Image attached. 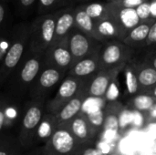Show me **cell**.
<instances>
[{"mask_svg": "<svg viewBox=\"0 0 156 155\" xmlns=\"http://www.w3.org/2000/svg\"><path fill=\"white\" fill-rule=\"evenodd\" d=\"M98 53L101 69H112L124 67L131 62L134 48L127 46L122 40L112 39L103 42Z\"/></svg>", "mask_w": 156, "mask_h": 155, "instance_id": "cell-1", "label": "cell"}, {"mask_svg": "<svg viewBox=\"0 0 156 155\" xmlns=\"http://www.w3.org/2000/svg\"><path fill=\"white\" fill-rule=\"evenodd\" d=\"M58 13L43 16L33 24L31 29V51L36 55L45 54L55 37L56 21Z\"/></svg>", "mask_w": 156, "mask_h": 155, "instance_id": "cell-2", "label": "cell"}, {"mask_svg": "<svg viewBox=\"0 0 156 155\" xmlns=\"http://www.w3.org/2000/svg\"><path fill=\"white\" fill-rule=\"evenodd\" d=\"M102 43L82 31L77 26H74L68 35V45L73 58V64L97 52Z\"/></svg>", "mask_w": 156, "mask_h": 155, "instance_id": "cell-3", "label": "cell"}, {"mask_svg": "<svg viewBox=\"0 0 156 155\" xmlns=\"http://www.w3.org/2000/svg\"><path fill=\"white\" fill-rule=\"evenodd\" d=\"M81 146L64 126H57L47 142L48 154L73 155Z\"/></svg>", "mask_w": 156, "mask_h": 155, "instance_id": "cell-4", "label": "cell"}, {"mask_svg": "<svg viewBox=\"0 0 156 155\" xmlns=\"http://www.w3.org/2000/svg\"><path fill=\"white\" fill-rule=\"evenodd\" d=\"M85 80L86 79H81L68 75L60 83L54 99L50 100L47 105L48 112L53 115L58 113L61 108L79 92Z\"/></svg>", "mask_w": 156, "mask_h": 155, "instance_id": "cell-5", "label": "cell"}, {"mask_svg": "<svg viewBox=\"0 0 156 155\" xmlns=\"http://www.w3.org/2000/svg\"><path fill=\"white\" fill-rule=\"evenodd\" d=\"M124 67L112 69H101L97 74L87 79V93L89 97L95 99H103L106 97L107 91L112 83L117 79L118 74Z\"/></svg>", "mask_w": 156, "mask_h": 155, "instance_id": "cell-6", "label": "cell"}, {"mask_svg": "<svg viewBox=\"0 0 156 155\" xmlns=\"http://www.w3.org/2000/svg\"><path fill=\"white\" fill-rule=\"evenodd\" d=\"M43 120L42 107L39 103L31 104L26 111L20 132V142L23 145H28L37 135L38 127Z\"/></svg>", "mask_w": 156, "mask_h": 155, "instance_id": "cell-7", "label": "cell"}, {"mask_svg": "<svg viewBox=\"0 0 156 155\" xmlns=\"http://www.w3.org/2000/svg\"><path fill=\"white\" fill-rule=\"evenodd\" d=\"M46 63L48 66L69 72L73 64V58L68 45V37L56 44H52L46 51Z\"/></svg>", "mask_w": 156, "mask_h": 155, "instance_id": "cell-8", "label": "cell"}, {"mask_svg": "<svg viewBox=\"0 0 156 155\" xmlns=\"http://www.w3.org/2000/svg\"><path fill=\"white\" fill-rule=\"evenodd\" d=\"M95 25L97 32L102 42L112 39H119L123 41L128 34V30L111 12L110 7H108V13L105 16L95 20Z\"/></svg>", "mask_w": 156, "mask_h": 155, "instance_id": "cell-9", "label": "cell"}, {"mask_svg": "<svg viewBox=\"0 0 156 155\" xmlns=\"http://www.w3.org/2000/svg\"><path fill=\"white\" fill-rule=\"evenodd\" d=\"M88 98L89 96L87 93V79H86L84 84L79 90V92L70 100H69L58 113L54 115L57 126H60L69 122L76 115H78L82 111L84 102Z\"/></svg>", "mask_w": 156, "mask_h": 155, "instance_id": "cell-10", "label": "cell"}, {"mask_svg": "<svg viewBox=\"0 0 156 155\" xmlns=\"http://www.w3.org/2000/svg\"><path fill=\"white\" fill-rule=\"evenodd\" d=\"M60 126L66 127L81 145L90 144V142L96 136V133L88 120L87 113L82 111L69 122Z\"/></svg>", "mask_w": 156, "mask_h": 155, "instance_id": "cell-11", "label": "cell"}, {"mask_svg": "<svg viewBox=\"0 0 156 155\" xmlns=\"http://www.w3.org/2000/svg\"><path fill=\"white\" fill-rule=\"evenodd\" d=\"M98 52L99 50L75 62L69 69L68 75L81 79H89L90 77L97 74L101 69Z\"/></svg>", "mask_w": 156, "mask_h": 155, "instance_id": "cell-12", "label": "cell"}, {"mask_svg": "<svg viewBox=\"0 0 156 155\" xmlns=\"http://www.w3.org/2000/svg\"><path fill=\"white\" fill-rule=\"evenodd\" d=\"M155 20L153 17L146 20H142L138 25L129 30L127 36L123 39V42L133 48L144 47L150 28Z\"/></svg>", "mask_w": 156, "mask_h": 155, "instance_id": "cell-13", "label": "cell"}, {"mask_svg": "<svg viewBox=\"0 0 156 155\" xmlns=\"http://www.w3.org/2000/svg\"><path fill=\"white\" fill-rule=\"evenodd\" d=\"M75 26V16L74 9H66L60 11L56 21L55 37L52 44H56L61 39L68 37L70 30Z\"/></svg>", "mask_w": 156, "mask_h": 155, "instance_id": "cell-14", "label": "cell"}, {"mask_svg": "<svg viewBox=\"0 0 156 155\" xmlns=\"http://www.w3.org/2000/svg\"><path fill=\"white\" fill-rule=\"evenodd\" d=\"M123 107L120 102L111 101L104 107L103 129L107 132L117 133L120 130V115Z\"/></svg>", "mask_w": 156, "mask_h": 155, "instance_id": "cell-15", "label": "cell"}, {"mask_svg": "<svg viewBox=\"0 0 156 155\" xmlns=\"http://www.w3.org/2000/svg\"><path fill=\"white\" fill-rule=\"evenodd\" d=\"M109 7L111 12L128 30V32L130 29H132L133 26H135L142 21L138 16L135 8L122 7L113 2H109Z\"/></svg>", "mask_w": 156, "mask_h": 155, "instance_id": "cell-16", "label": "cell"}, {"mask_svg": "<svg viewBox=\"0 0 156 155\" xmlns=\"http://www.w3.org/2000/svg\"><path fill=\"white\" fill-rule=\"evenodd\" d=\"M140 92H148V90L156 84V69L146 61L134 64Z\"/></svg>", "mask_w": 156, "mask_h": 155, "instance_id": "cell-17", "label": "cell"}, {"mask_svg": "<svg viewBox=\"0 0 156 155\" xmlns=\"http://www.w3.org/2000/svg\"><path fill=\"white\" fill-rule=\"evenodd\" d=\"M64 73L66 72L57 68L47 66V68L43 69L38 76L37 83L39 88V93L44 90H48L57 84H58L61 79L63 78Z\"/></svg>", "mask_w": 156, "mask_h": 155, "instance_id": "cell-18", "label": "cell"}, {"mask_svg": "<svg viewBox=\"0 0 156 155\" xmlns=\"http://www.w3.org/2000/svg\"><path fill=\"white\" fill-rule=\"evenodd\" d=\"M74 16H75V26H77L79 28H80L82 31L91 36L92 37L101 41L96 29L95 20L86 13L82 5L74 9Z\"/></svg>", "mask_w": 156, "mask_h": 155, "instance_id": "cell-19", "label": "cell"}, {"mask_svg": "<svg viewBox=\"0 0 156 155\" xmlns=\"http://www.w3.org/2000/svg\"><path fill=\"white\" fill-rule=\"evenodd\" d=\"M25 38H19L9 48L4 58V69L9 71L16 67L25 50Z\"/></svg>", "mask_w": 156, "mask_h": 155, "instance_id": "cell-20", "label": "cell"}, {"mask_svg": "<svg viewBox=\"0 0 156 155\" xmlns=\"http://www.w3.org/2000/svg\"><path fill=\"white\" fill-rule=\"evenodd\" d=\"M40 57L41 55H36L25 62L20 71V81L23 84H29L33 82V80L38 76L41 66Z\"/></svg>", "mask_w": 156, "mask_h": 155, "instance_id": "cell-21", "label": "cell"}, {"mask_svg": "<svg viewBox=\"0 0 156 155\" xmlns=\"http://www.w3.org/2000/svg\"><path fill=\"white\" fill-rule=\"evenodd\" d=\"M156 103V99L147 92H139L135 94L129 101L128 106L133 111L145 114Z\"/></svg>", "mask_w": 156, "mask_h": 155, "instance_id": "cell-22", "label": "cell"}, {"mask_svg": "<svg viewBox=\"0 0 156 155\" xmlns=\"http://www.w3.org/2000/svg\"><path fill=\"white\" fill-rule=\"evenodd\" d=\"M124 77H125V84L129 94L135 95L140 92V85L138 82L134 64L131 61L127 63L123 68Z\"/></svg>", "mask_w": 156, "mask_h": 155, "instance_id": "cell-23", "label": "cell"}, {"mask_svg": "<svg viewBox=\"0 0 156 155\" xmlns=\"http://www.w3.org/2000/svg\"><path fill=\"white\" fill-rule=\"evenodd\" d=\"M86 13L94 20H98L105 16L108 13L109 2H92L82 5Z\"/></svg>", "mask_w": 156, "mask_h": 155, "instance_id": "cell-24", "label": "cell"}, {"mask_svg": "<svg viewBox=\"0 0 156 155\" xmlns=\"http://www.w3.org/2000/svg\"><path fill=\"white\" fill-rule=\"evenodd\" d=\"M104 116V109H98L90 113H87V117L90 123V126L92 127L96 134L103 129Z\"/></svg>", "mask_w": 156, "mask_h": 155, "instance_id": "cell-25", "label": "cell"}, {"mask_svg": "<svg viewBox=\"0 0 156 155\" xmlns=\"http://www.w3.org/2000/svg\"><path fill=\"white\" fill-rule=\"evenodd\" d=\"M136 13L141 20H146L151 18V8H150V1L146 0L139 6L135 8Z\"/></svg>", "mask_w": 156, "mask_h": 155, "instance_id": "cell-26", "label": "cell"}, {"mask_svg": "<svg viewBox=\"0 0 156 155\" xmlns=\"http://www.w3.org/2000/svg\"><path fill=\"white\" fill-rule=\"evenodd\" d=\"M73 155H105V153L101 150L90 146V144H85L81 145Z\"/></svg>", "mask_w": 156, "mask_h": 155, "instance_id": "cell-27", "label": "cell"}, {"mask_svg": "<svg viewBox=\"0 0 156 155\" xmlns=\"http://www.w3.org/2000/svg\"><path fill=\"white\" fill-rule=\"evenodd\" d=\"M68 0H39V10L45 11L52 9L53 7L63 5Z\"/></svg>", "mask_w": 156, "mask_h": 155, "instance_id": "cell-28", "label": "cell"}, {"mask_svg": "<svg viewBox=\"0 0 156 155\" xmlns=\"http://www.w3.org/2000/svg\"><path fill=\"white\" fill-rule=\"evenodd\" d=\"M146 0H118L116 2L117 5L122 6V7H127V8H136L139 6L141 4H143Z\"/></svg>", "mask_w": 156, "mask_h": 155, "instance_id": "cell-29", "label": "cell"}, {"mask_svg": "<svg viewBox=\"0 0 156 155\" xmlns=\"http://www.w3.org/2000/svg\"><path fill=\"white\" fill-rule=\"evenodd\" d=\"M154 44H156V20L154 22V24L152 25L150 28L144 46H151Z\"/></svg>", "mask_w": 156, "mask_h": 155, "instance_id": "cell-30", "label": "cell"}, {"mask_svg": "<svg viewBox=\"0 0 156 155\" xmlns=\"http://www.w3.org/2000/svg\"><path fill=\"white\" fill-rule=\"evenodd\" d=\"M16 149L14 148L13 143L9 142H5L0 144V155H12Z\"/></svg>", "mask_w": 156, "mask_h": 155, "instance_id": "cell-31", "label": "cell"}, {"mask_svg": "<svg viewBox=\"0 0 156 155\" xmlns=\"http://www.w3.org/2000/svg\"><path fill=\"white\" fill-rule=\"evenodd\" d=\"M147 122H156V103L149 110L148 112L144 114Z\"/></svg>", "mask_w": 156, "mask_h": 155, "instance_id": "cell-32", "label": "cell"}, {"mask_svg": "<svg viewBox=\"0 0 156 155\" xmlns=\"http://www.w3.org/2000/svg\"><path fill=\"white\" fill-rule=\"evenodd\" d=\"M5 111L2 107H0V132L5 124Z\"/></svg>", "mask_w": 156, "mask_h": 155, "instance_id": "cell-33", "label": "cell"}, {"mask_svg": "<svg viewBox=\"0 0 156 155\" xmlns=\"http://www.w3.org/2000/svg\"><path fill=\"white\" fill-rule=\"evenodd\" d=\"M150 8H151V16L156 19V0L150 1Z\"/></svg>", "mask_w": 156, "mask_h": 155, "instance_id": "cell-34", "label": "cell"}, {"mask_svg": "<svg viewBox=\"0 0 156 155\" xmlns=\"http://www.w3.org/2000/svg\"><path fill=\"white\" fill-rule=\"evenodd\" d=\"M36 0H19L21 5L23 7H30L34 3H35Z\"/></svg>", "mask_w": 156, "mask_h": 155, "instance_id": "cell-35", "label": "cell"}, {"mask_svg": "<svg viewBox=\"0 0 156 155\" xmlns=\"http://www.w3.org/2000/svg\"><path fill=\"white\" fill-rule=\"evenodd\" d=\"M145 61H146L147 63H149L152 67H154L156 69V54L155 55H153V56L150 57V58H147Z\"/></svg>", "mask_w": 156, "mask_h": 155, "instance_id": "cell-36", "label": "cell"}, {"mask_svg": "<svg viewBox=\"0 0 156 155\" xmlns=\"http://www.w3.org/2000/svg\"><path fill=\"white\" fill-rule=\"evenodd\" d=\"M4 17H5V8L0 4V25L3 22V20H4Z\"/></svg>", "mask_w": 156, "mask_h": 155, "instance_id": "cell-37", "label": "cell"}, {"mask_svg": "<svg viewBox=\"0 0 156 155\" xmlns=\"http://www.w3.org/2000/svg\"><path fill=\"white\" fill-rule=\"evenodd\" d=\"M147 93H149V94H151L154 98H155L156 99V84L153 87V88H151L149 90H148V92Z\"/></svg>", "mask_w": 156, "mask_h": 155, "instance_id": "cell-38", "label": "cell"}, {"mask_svg": "<svg viewBox=\"0 0 156 155\" xmlns=\"http://www.w3.org/2000/svg\"><path fill=\"white\" fill-rule=\"evenodd\" d=\"M12 155H17V151H16H16L14 152V153Z\"/></svg>", "mask_w": 156, "mask_h": 155, "instance_id": "cell-39", "label": "cell"}, {"mask_svg": "<svg viewBox=\"0 0 156 155\" xmlns=\"http://www.w3.org/2000/svg\"><path fill=\"white\" fill-rule=\"evenodd\" d=\"M108 2H116V1H118V0H107Z\"/></svg>", "mask_w": 156, "mask_h": 155, "instance_id": "cell-40", "label": "cell"}, {"mask_svg": "<svg viewBox=\"0 0 156 155\" xmlns=\"http://www.w3.org/2000/svg\"><path fill=\"white\" fill-rule=\"evenodd\" d=\"M48 155H57V154H48Z\"/></svg>", "mask_w": 156, "mask_h": 155, "instance_id": "cell-41", "label": "cell"}]
</instances>
